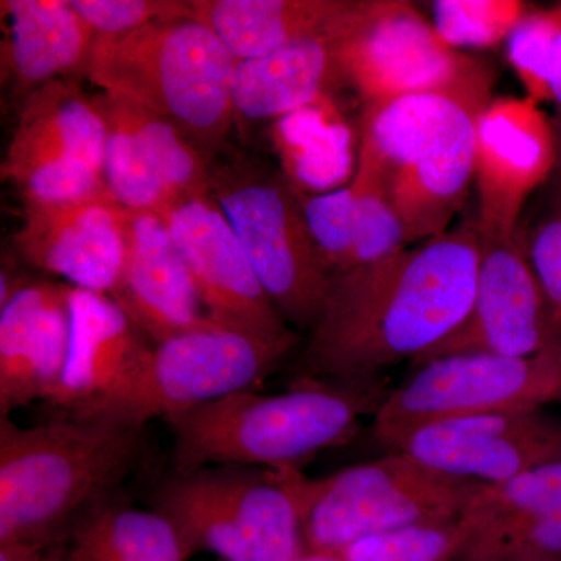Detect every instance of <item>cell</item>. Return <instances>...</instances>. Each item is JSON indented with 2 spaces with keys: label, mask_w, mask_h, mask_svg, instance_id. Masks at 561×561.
Listing matches in <instances>:
<instances>
[{
  "label": "cell",
  "mask_w": 561,
  "mask_h": 561,
  "mask_svg": "<svg viewBox=\"0 0 561 561\" xmlns=\"http://www.w3.org/2000/svg\"><path fill=\"white\" fill-rule=\"evenodd\" d=\"M16 249L28 264L79 289L113 297L127 250V208L108 190L24 203Z\"/></svg>",
  "instance_id": "obj_17"
},
{
  "label": "cell",
  "mask_w": 561,
  "mask_h": 561,
  "mask_svg": "<svg viewBox=\"0 0 561 561\" xmlns=\"http://www.w3.org/2000/svg\"><path fill=\"white\" fill-rule=\"evenodd\" d=\"M390 393L371 383L297 376L276 394L242 390L164 419L172 435V470L216 465L298 470L328 449L350 445L362 419Z\"/></svg>",
  "instance_id": "obj_3"
},
{
  "label": "cell",
  "mask_w": 561,
  "mask_h": 561,
  "mask_svg": "<svg viewBox=\"0 0 561 561\" xmlns=\"http://www.w3.org/2000/svg\"><path fill=\"white\" fill-rule=\"evenodd\" d=\"M309 230L331 278L350 272L356 245L357 195L353 181L327 194L301 197Z\"/></svg>",
  "instance_id": "obj_31"
},
{
  "label": "cell",
  "mask_w": 561,
  "mask_h": 561,
  "mask_svg": "<svg viewBox=\"0 0 561 561\" xmlns=\"http://www.w3.org/2000/svg\"><path fill=\"white\" fill-rule=\"evenodd\" d=\"M490 561H561L556 557L545 556V553L531 552V551H516L505 553V556L497 557Z\"/></svg>",
  "instance_id": "obj_36"
},
{
  "label": "cell",
  "mask_w": 561,
  "mask_h": 561,
  "mask_svg": "<svg viewBox=\"0 0 561 561\" xmlns=\"http://www.w3.org/2000/svg\"><path fill=\"white\" fill-rule=\"evenodd\" d=\"M153 345L113 297L72 287L68 362L50 408L70 415L116 393L138 375Z\"/></svg>",
  "instance_id": "obj_21"
},
{
  "label": "cell",
  "mask_w": 561,
  "mask_h": 561,
  "mask_svg": "<svg viewBox=\"0 0 561 561\" xmlns=\"http://www.w3.org/2000/svg\"><path fill=\"white\" fill-rule=\"evenodd\" d=\"M556 346H561V332L518 234H481L470 312L412 367L463 353L530 357Z\"/></svg>",
  "instance_id": "obj_13"
},
{
  "label": "cell",
  "mask_w": 561,
  "mask_h": 561,
  "mask_svg": "<svg viewBox=\"0 0 561 561\" xmlns=\"http://www.w3.org/2000/svg\"><path fill=\"white\" fill-rule=\"evenodd\" d=\"M62 561H187L171 523L124 491L88 512L61 542Z\"/></svg>",
  "instance_id": "obj_26"
},
{
  "label": "cell",
  "mask_w": 561,
  "mask_h": 561,
  "mask_svg": "<svg viewBox=\"0 0 561 561\" xmlns=\"http://www.w3.org/2000/svg\"><path fill=\"white\" fill-rule=\"evenodd\" d=\"M357 195L353 268L373 264L409 249L408 231L389 191L370 165L356 160L351 176Z\"/></svg>",
  "instance_id": "obj_29"
},
{
  "label": "cell",
  "mask_w": 561,
  "mask_h": 561,
  "mask_svg": "<svg viewBox=\"0 0 561 561\" xmlns=\"http://www.w3.org/2000/svg\"><path fill=\"white\" fill-rule=\"evenodd\" d=\"M72 286L24 283L0 305V419L60 389L70 341Z\"/></svg>",
  "instance_id": "obj_19"
},
{
  "label": "cell",
  "mask_w": 561,
  "mask_h": 561,
  "mask_svg": "<svg viewBox=\"0 0 561 561\" xmlns=\"http://www.w3.org/2000/svg\"><path fill=\"white\" fill-rule=\"evenodd\" d=\"M526 251L561 332V202L535 227Z\"/></svg>",
  "instance_id": "obj_33"
},
{
  "label": "cell",
  "mask_w": 561,
  "mask_h": 561,
  "mask_svg": "<svg viewBox=\"0 0 561 561\" xmlns=\"http://www.w3.org/2000/svg\"><path fill=\"white\" fill-rule=\"evenodd\" d=\"M474 535L461 561L531 551L561 560V460L500 485H483L468 507Z\"/></svg>",
  "instance_id": "obj_22"
},
{
  "label": "cell",
  "mask_w": 561,
  "mask_h": 561,
  "mask_svg": "<svg viewBox=\"0 0 561 561\" xmlns=\"http://www.w3.org/2000/svg\"><path fill=\"white\" fill-rule=\"evenodd\" d=\"M552 102L556 103L553 130H556L557 158L551 176V198L552 205H557L561 202V69L552 84Z\"/></svg>",
  "instance_id": "obj_35"
},
{
  "label": "cell",
  "mask_w": 561,
  "mask_h": 561,
  "mask_svg": "<svg viewBox=\"0 0 561 561\" xmlns=\"http://www.w3.org/2000/svg\"><path fill=\"white\" fill-rule=\"evenodd\" d=\"M339 54L346 83L364 108L451 90L491 68L446 46L434 24L405 0H367L353 31L339 41Z\"/></svg>",
  "instance_id": "obj_12"
},
{
  "label": "cell",
  "mask_w": 561,
  "mask_h": 561,
  "mask_svg": "<svg viewBox=\"0 0 561 561\" xmlns=\"http://www.w3.org/2000/svg\"><path fill=\"white\" fill-rule=\"evenodd\" d=\"M161 216L186 257L213 323L265 341L300 337L268 298L230 221L208 190L184 195Z\"/></svg>",
  "instance_id": "obj_14"
},
{
  "label": "cell",
  "mask_w": 561,
  "mask_h": 561,
  "mask_svg": "<svg viewBox=\"0 0 561 561\" xmlns=\"http://www.w3.org/2000/svg\"><path fill=\"white\" fill-rule=\"evenodd\" d=\"M527 10L518 0H437L432 24L454 50L493 49L507 43Z\"/></svg>",
  "instance_id": "obj_30"
},
{
  "label": "cell",
  "mask_w": 561,
  "mask_h": 561,
  "mask_svg": "<svg viewBox=\"0 0 561 561\" xmlns=\"http://www.w3.org/2000/svg\"><path fill=\"white\" fill-rule=\"evenodd\" d=\"M494 84L491 68L451 90L364 108L357 161L382 180L411 245L448 232L465 205L474 181L478 121Z\"/></svg>",
  "instance_id": "obj_4"
},
{
  "label": "cell",
  "mask_w": 561,
  "mask_h": 561,
  "mask_svg": "<svg viewBox=\"0 0 561 561\" xmlns=\"http://www.w3.org/2000/svg\"><path fill=\"white\" fill-rule=\"evenodd\" d=\"M474 535L468 513L446 522L415 524L354 542L339 553L348 561H461Z\"/></svg>",
  "instance_id": "obj_27"
},
{
  "label": "cell",
  "mask_w": 561,
  "mask_h": 561,
  "mask_svg": "<svg viewBox=\"0 0 561 561\" xmlns=\"http://www.w3.org/2000/svg\"><path fill=\"white\" fill-rule=\"evenodd\" d=\"M556 158V130L538 103L527 98H493L476 130V220L481 234H518L524 205L551 180Z\"/></svg>",
  "instance_id": "obj_18"
},
{
  "label": "cell",
  "mask_w": 561,
  "mask_h": 561,
  "mask_svg": "<svg viewBox=\"0 0 561 561\" xmlns=\"http://www.w3.org/2000/svg\"><path fill=\"white\" fill-rule=\"evenodd\" d=\"M149 459L146 427L0 419V545L55 546Z\"/></svg>",
  "instance_id": "obj_2"
},
{
  "label": "cell",
  "mask_w": 561,
  "mask_h": 561,
  "mask_svg": "<svg viewBox=\"0 0 561 561\" xmlns=\"http://www.w3.org/2000/svg\"><path fill=\"white\" fill-rule=\"evenodd\" d=\"M561 398V346L530 357L463 353L413 367L373 415L371 437L387 453L437 421L542 409Z\"/></svg>",
  "instance_id": "obj_10"
},
{
  "label": "cell",
  "mask_w": 561,
  "mask_h": 561,
  "mask_svg": "<svg viewBox=\"0 0 561 561\" xmlns=\"http://www.w3.org/2000/svg\"><path fill=\"white\" fill-rule=\"evenodd\" d=\"M106 125L105 183L127 209L162 213L208 190L210 157L164 117L127 99L92 95Z\"/></svg>",
  "instance_id": "obj_15"
},
{
  "label": "cell",
  "mask_w": 561,
  "mask_h": 561,
  "mask_svg": "<svg viewBox=\"0 0 561 561\" xmlns=\"http://www.w3.org/2000/svg\"><path fill=\"white\" fill-rule=\"evenodd\" d=\"M297 561H348L343 559L341 556H331V553H316L308 552L306 556H302L301 559Z\"/></svg>",
  "instance_id": "obj_37"
},
{
  "label": "cell",
  "mask_w": 561,
  "mask_h": 561,
  "mask_svg": "<svg viewBox=\"0 0 561 561\" xmlns=\"http://www.w3.org/2000/svg\"><path fill=\"white\" fill-rule=\"evenodd\" d=\"M482 486L430 470L400 453L309 479L308 552L339 556L365 538L459 518Z\"/></svg>",
  "instance_id": "obj_9"
},
{
  "label": "cell",
  "mask_w": 561,
  "mask_h": 561,
  "mask_svg": "<svg viewBox=\"0 0 561 561\" xmlns=\"http://www.w3.org/2000/svg\"><path fill=\"white\" fill-rule=\"evenodd\" d=\"M505 46L526 98L535 103L552 101V84L561 69V2L527 10Z\"/></svg>",
  "instance_id": "obj_28"
},
{
  "label": "cell",
  "mask_w": 561,
  "mask_h": 561,
  "mask_svg": "<svg viewBox=\"0 0 561 561\" xmlns=\"http://www.w3.org/2000/svg\"><path fill=\"white\" fill-rule=\"evenodd\" d=\"M391 453L461 481L500 485L561 460V421L542 409L443 420L413 431Z\"/></svg>",
  "instance_id": "obj_16"
},
{
  "label": "cell",
  "mask_w": 561,
  "mask_h": 561,
  "mask_svg": "<svg viewBox=\"0 0 561 561\" xmlns=\"http://www.w3.org/2000/svg\"><path fill=\"white\" fill-rule=\"evenodd\" d=\"M194 16L238 61L317 38L343 39L367 0H191Z\"/></svg>",
  "instance_id": "obj_23"
},
{
  "label": "cell",
  "mask_w": 561,
  "mask_h": 561,
  "mask_svg": "<svg viewBox=\"0 0 561 561\" xmlns=\"http://www.w3.org/2000/svg\"><path fill=\"white\" fill-rule=\"evenodd\" d=\"M9 68L22 101L49 81L87 72L95 33L70 0H3Z\"/></svg>",
  "instance_id": "obj_25"
},
{
  "label": "cell",
  "mask_w": 561,
  "mask_h": 561,
  "mask_svg": "<svg viewBox=\"0 0 561 561\" xmlns=\"http://www.w3.org/2000/svg\"><path fill=\"white\" fill-rule=\"evenodd\" d=\"M309 479L239 465L171 470L154 483L150 505L172 524L187 559L210 552L225 561H297L308 553Z\"/></svg>",
  "instance_id": "obj_6"
},
{
  "label": "cell",
  "mask_w": 561,
  "mask_h": 561,
  "mask_svg": "<svg viewBox=\"0 0 561 561\" xmlns=\"http://www.w3.org/2000/svg\"><path fill=\"white\" fill-rule=\"evenodd\" d=\"M95 36L122 35L173 18L194 14L181 0H70Z\"/></svg>",
  "instance_id": "obj_32"
},
{
  "label": "cell",
  "mask_w": 561,
  "mask_h": 561,
  "mask_svg": "<svg viewBox=\"0 0 561 561\" xmlns=\"http://www.w3.org/2000/svg\"><path fill=\"white\" fill-rule=\"evenodd\" d=\"M208 191L280 316L295 330L311 332L331 276L294 184L261 158L230 146L210 157Z\"/></svg>",
  "instance_id": "obj_7"
},
{
  "label": "cell",
  "mask_w": 561,
  "mask_h": 561,
  "mask_svg": "<svg viewBox=\"0 0 561 561\" xmlns=\"http://www.w3.org/2000/svg\"><path fill=\"white\" fill-rule=\"evenodd\" d=\"M560 400H561V398H560Z\"/></svg>",
  "instance_id": "obj_38"
},
{
  "label": "cell",
  "mask_w": 561,
  "mask_h": 561,
  "mask_svg": "<svg viewBox=\"0 0 561 561\" xmlns=\"http://www.w3.org/2000/svg\"><path fill=\"white\" fill-rule=\"evenodd\" d=\"M0 561H62L61 545H0Z\"/></svg>",
  "instance_id": "obj_34"
},
{
  "label": "cell",
  "mask_w": 561,
  "mask_h": 561,
  "mask_svg": "<svg viewBox=\"0 0 561 561\" xmlns=\"http://www.w3.org/2000/svg\"><path fill=\"white\" fill-rule=\"evenodd\" d=\"M298 342L300 337L265 341L210 321L154 343L127 386L62 416L146 427L151 420H164L238 391L260 390Z\"/></svg>",
  "instance_id": "obj_8"
},
{
  "label": "cell",
  "mask_w": 561,
  "mask_h": 561,
  "mask_svg": "<svg viewBox=\"0 0 561 561\" xmlns=\"http://www.w3.org/2000/svg\"><path fill=\"white\" fill-rule=\"evenodd\" d=\"M236 65L219 36L191 14L95 36L87 76L101 92L164 117L213 157L231 146Z\"/></svg>",
  "instance_id": "obj_5"
},
{
  "label": "cell",
  "mask_w": 561,
  "mask_h": 561,
  "mask_svg": "<svg viewBox=\"0 0 561 561\" xmlns=\"http://www.w3.org/2000/svg\"><path fill=\"white\" fill-rule=\"evenodd\" d=\"M481 257L478 220L331 278L297 376L371 383L416 360L463 321Z\"/></svg>",
  "instance_id": "obj_1"
},
{
  "label": "cell",
  "mask_w": 561,
  "mask_h": 561,
  "mask_svg": "<svg viewBox=\"0 0 561 561\" xmlns=\"http://www.w3.org/2000/svg\"><path fill=\"white\" fill-rule=\"evenodd\" d=\"M106 125L73 80L49 81L22 101L2 180L22 201L62 202L103 190Z\"/></svg>",
  "instance_id": "obj_11"
},
{
  "label": "cell",
  "mask_w": 561,
  "mask_h": 561,
  "mask_svg": "<svg viewBox=\"0 0 561 561\" xmlns=\"http://www.w3.org/2000/svg\"><path fill=\"white\" fill-rule=\"evenodd\" d=\"M113 298L153 343L210 323L186 257L154 210L127 209L124 271Z\"/></svg>",
  "instance_id": "obj_20"
},
{
  "label": "cell",
  "mask_w": 561,
  "mask_h": 561,
  "mask_svg": "<svg viewBox=\"0 0 561 561\" xmlns=\"http://www.w3.org/2000/svg\"><path fill=\"white\" fill-rule=\"evenodd\" d=\"M339 41L317 38L238 61L232 80L236 116L271 121L330 102L342 84Z\"/></svg>",
  "instance_id": "obj_24"
}]
</instances>
